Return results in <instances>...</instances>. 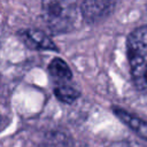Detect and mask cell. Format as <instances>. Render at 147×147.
<instances>
[{
    "instance_id": "6da1fadb",
    "label": "cell",
    "mask_w": 147,
    "mask_h": 147,
    "mask_svg": "<svg viewBox=\"0 0 147 147\" xmlns=\"http://www.w3.org/2000/svg\"><path fill=\"white\" fill-rule=\"evenodd\" d=\"M126 51L134 86L147 93V25L139 26L129 34Z\"/></svg>"
},
{
    "instance_id": "7a4b0ae2",
    "label": "cell",
    "mask_w": 147,
    "mask_h": 147,
    "mask_svg": "<svg viewBox=\"0 0 147 147\" xmlns=\"http://www.w3.org/2000/svg\"><path fill=\"white\" fill-rule=\"evenodd\" d=\"M45 21L53 31H67L75 20V3L71 0H45Z\"/></svg>"
},
{
    "instance_id": "3957f363",
    "label": "cell",
    "mask_w": 147,
    "mask_h": 147,
    "mask_svg": "<svg viewBox=\"0 0 147 147\" xmlns=\"http://www.w3.org/2000/svg\"><path fill=\"white\" fill-rule=\"evenodd\" d=\"M117 0H84L82 14L86 22L96 23L107 17L114 9Z\"/></svg>"
},
{
    "instance_id": "277c9868",
    "label": "cell",
    "mask_w": 147,
    "mask_h": 147,
    "mask_svg": "<svg viewBox=\"0 0 147 147\" xmlns=\"http://www.w3.org/2000/svg\"><path fill=\"white\" fill-rule=\"evenodd\" d=\"M113 110H114L115 115L124 124H126L139 137L147 140V121H145V119H142V118H140L133 114H130V113H127L124 109L118 108V107H114Z\"/></svg>"
},
{
    "instance_id": "5b68a950",
    "label": "cell",
    "mask_w": 147,
    "mask_h": 147,
    "mask_svg": "<svg viewBox=\"0 0 147 147\" xmlns=\"http://www.w3.org/2000/svg\"><path fill=\"white\" fill-rule=\"evenodd\" d=\"M23 38L26 41V45L33 46L37 49H47V51H57V47L54 42L39 30H26L23 32Z\"/></svg>"
},
{
    "instance_id": "8992f818",
    "label": "cell",
    "mask_w": 147,
    "mask_h": 147,
    "mask_svg": "<svg viewBox=\"0 0 147 147\" xmlns=\"http://www.w3.org/2000/svg\"><path fill=\"white\" fill-rule=\"evenodd\" d=\"M48 72L52 76L54 80H56V84H67V82L71 80L72 72L69 68V65L60 57H55L48 64Z\"/></svg>"
},
{
    "instance_id": "52a82bcc",
    "label": "cell",
    "mask_w": 147,
    "mask_h": 147,
    "mask_svg": "<svg viewBox=\"0 0 147 147\" xmlns=\"http://www.w3.org/2000/svg\"><path fill=\"white\" fill-rule=\"evenodd\" d=\"M54 95L61 102L72 103L80 96V92L74 86H70L68 84H59L54 88Z\"/></svg>"
}]
</instances>
